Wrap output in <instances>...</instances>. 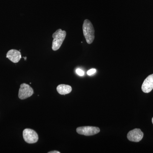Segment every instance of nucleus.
<instances>
[{"instance_id": "nucleus-1", "label": "nucleus", "mask_w": 153, "mask_h": 153, "mask_svg": "<svg viewBox=\"0 0 153 153\" xmlns=\"http://www.w3.org/2000/svg\"><path fill=\"white\" fill-rule=\"evenodd\" d=\"M82 30L88 44H90L93 43L95 38V31L92 23L89 20L86 19L84 21L82 25Z\"/></svg>"}, {"instance_id": "nucleus-2", "label": "nucleus", "mask_w": 153, "mask_h": 153, "mask_svg": "<svg viewBox=\"0 0 153 153\" xmlns=\"http://www.w3.org/2000/svg\"><path fill=\"white\" fill-rule=\"evenodd\" d=\"M66 35V32L61 29H58L52 35L53 38L52 41V49L53 51L58 50L63 44Z\"/></svg>"}, {"instance_id": "nucleus-11", "label": "nucleus", "mask_w": 153, "mask_h": 153, "mask_svg": "<svg viewBox=\"0 0 153 153\" xmlns=\"http://www.w3.org/2000/svg\"><path fill=\"white\" fill-rule=\"evenodd\" d=\"M96 72V70L95 69V68H92V69H91L90 70H88V71H87V74L88 75H92L94 74Z\"/></svg>"}, {"instance_id": "nucleus-14", "label": "nucleus", "mask_w": 153, "mask_h": 153, "mask_svg": "<svg viewBox=\"0 0 153 153\" xmlns=\"http://www.w3.org/2000/svg\"><path fill=\"white\" fill-rule=\"evenodd\" d=\"M24 58H25V60H26V58H27V57H24Z\"/></svg>"}, {"instance_id": "nucleus-8", "label": "nucleus", "mask_w": 153, "mask_h": 153, "mask_svg": "<svg viewBox=\"0 0 153 153\" xmlns=\"http://www.w3.org/2000/svg\"><path fill=\"white\" fill-rule=\"evenodd\" d=\"M6 57L13 63H17L21 60L22 55L20 51L16 49H11L8 52Z\"/></svg>"}, {"instance_id": "nucleus-10", "label": "nucleus", "mask_w": 153, "mask_h": 153, "mask_svg": "<svg viewBox=\"0 0 153 153\" xmlns=\"http://www.w3.org/2000/svg\"><path fill=\"white\" fill-rule=\"evenodd\" d=\"M76 74H78V75L80 76H83L84 75V71L82 69H80V68H77L76 70Z\"/></svg>"}, {"instance_id": "nucleus-6", "label": "nucleus", "mask_w": 153, "mask_h": 153, "mask_svg": "<svg viewBox=\"0 0 153 153\" xmlns=\"http://www.w3.org/2000/svg\"><path fill=\"white\" fill-rule=\"evenodd\" d=\"M143 137V133L140 129L135 128L127 134L129 140L134 142H139Z\"/></svg>"}, {"instance_id": "nucleus-13", "label": "nucleus", "mask_w": 153, "mask_h": 153, "mask_svg": "<svg viewBox=\"0 0 153 153\" xmlns=\"http://www.w3.org/2000/svg\"><path fill=\"white\" fill-rule=\"evenodd\" d=\"M152 122L153 124V117L152 118Z\"/></svg>"}, {"instance_id": "nucleus-7", "label": "nucleus", "mask_w": 153, "mask_h": 153, "mask_svg": "<svg viewBox=\"0 0 153 153\" xmlns=\"http://www.w3.org/2000/svg\"><path fill=\"white\" fill-rule=\"evenodd\" d=\"M153 89V74H151L145 79L142 86V90L144 92L148 93Z\"/></svg>"}, {"instance_id": "nucleus-4", "label": "nucleus", "mask_w": 153, "mask_h": 153, "mask_svg": "<svg viewBox=\"0 0 153 153\" xmlns=\"http://www.w3.org/2000/svg\"><path fill=\"white\" fill-rule=\"evenodd\" d=\"M34 93L32 87L26 83H22L19 90V97L21 100H25L30 97Z\"/></svg>"}, {"instance_id": "nucleus-5", "label": "nucleus", "mask_w": 153, "mask_h": 153, "mask_svg": "<svg viewBox=\"0 0 153 153\" xmlns=\"http://www.w3.org/2000/svg\"><path fill=\"white\" fill-rule=\"evenodd\" d=\"M76 131L79 134L89 136L98 134L100 131V129L96 127L83 126L77 128Z\"/></svg>"}, {"instance_id": "nucleus-12", "label": "nucleus", "mask_w": 153, "mask_h": 153, "mask_svg": "<svg viewBox=\"0 0 153 153\" xmlns=\"http://www.w3.org/2000/svg\"><path fill=\"white\" fill-rule=\"evenodd\" d=\"M48 153H60V152H58V151H51V152H49Z\"/></svg>"}, {"instance_id": "nucleus-3", "label": "nucleus", "mask_w": 153, "mask_h": 153, "mask_svg": "<svg viewBox=\"0 0 153 153\" xmlns=\"http://www.w3.org/2000/svg\"><path fill=\"white\" fill-rule=\"evenodd\" d=\"M23 136L25 141L28 143H35L38 142V134L33 129L30 128L25 129L23 131Z\"/></svg>"}, {"instance_id": "nucleus-9", "label": "nucleus", "mask_w": 153, "mask_h": 153, "mask_svg": "<svg viewBox=\"0 0 153 153\" xmlns=\"http://www.w3.org/2000/svg\"><path fill=\"white\" fill-rule=\"evenodd\" d=\"M57 92L61 95H65L70 93L72 91L71 86L65 84H60L57 86Z\"/></svg>"}]
</instances>
